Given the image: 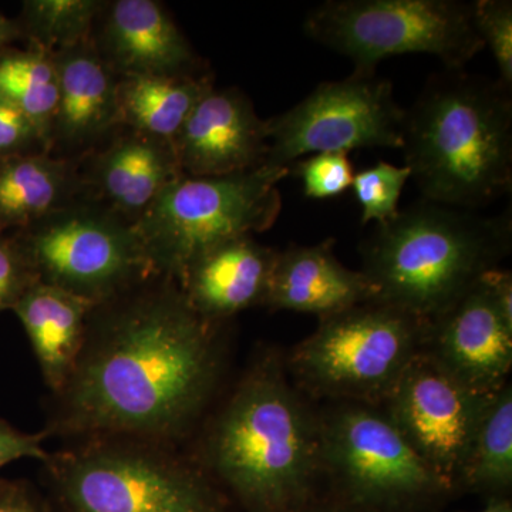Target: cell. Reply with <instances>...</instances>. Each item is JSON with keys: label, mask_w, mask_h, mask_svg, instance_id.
Here are the masks:
<instances>
[{"label": "cell", "mask_w": 512, "mask_h": 512, "mask_svg": "<svg viewBox=\"0 0 512 512\" xmlns=\"http://www.w3.org/2000/svg\"><path fill=\"white\" fill-rule=\"evenodd\" d=\"M473 16L484 49L490 50L497 64L498 82L512 90L511 0H476Z\"/></svg>", "instance_id": "cell-27"}, {"label": "cell", "mask_w": 512, "mask_h": 512, "mask_svg": "<svg viewBox=\"0 0 512 512\" xmlns=\"http://www.w3.org/2000/svg\"><path fill=\"white\" fill-rule=\"evenodd\" d=\"M86 197L79 163L49 154L0 161V232L29 227Z\"/></svg>", "instance_id": "cell-21"}, {"label": "cell", "mask_w": 512, "mask_h": 512, "mask_svg": "<svg viewBox=\"0 0 512 512\" xmlns=\"http://www.w3.org/2000/svg\"><path fill=\"white\" fill-rule=\"evenodd\" d=\"M301 178L305 197L312 200H330L352 187L353 165L348 154H313L306 160L292 164L291 173Z\"/></svg>", "instance_id": "cell-28"}, {"label": "cell", "mask_w": 512, "mask_h": 512, "mask_svg": "<svg viewBox=\"0 0 512 512\" xmlns=\"http://www.w3.org/2000/svg\"><path fill=\"white\" fill-rule=\"evenodd\" d=\"M278 251L239 237L198 256L177 279L198 315L228 323L238 313L264 306Z\"/></svg>", "instance_id": "cell-18"}, {"label": "cell", "mask_w": 512, "mask_h": 512, "mask_svg": "<svg viewBox=\"0 0 512 512\" xmlns=\"http://www.w3.org/2000/svg\"><path fill=\"white\" fill-rule=\"evenodd\" d=\"M512 488V387L505 384L488 400L478 421L457 491L508 498Z\"/></svg>", "instance_id": "cell-23"}, {"label": "cell", "mask_w": 512, "mask_h": 512, "mask_svg": "<svg viewBox=\"0 0 512 512\" xmlns=\"http://www.w3.org/2000/svg\"><path fill=\"white\" fill-rule=\"evenodd\" d=\"M79 173L90 198L134 225L161 191L183 175L173 143L127 127L79 161Z\"/></svg>", "instance_id": "cell-17"}, {"label": "cell", "mask_w": 512, "mask_h": 512, "mask_svg": "<svg viewBox=\"0 0 512 512\" xmlns=\"http://www.w3.org/2000/svg\"><path fill=\"white\" fill-rule=\"evenodd\" d=\"M495 308L512 328V274L507 269L493 268L481 276Z\"/></svg>", "instance_id": "cell-33"}, {"label": "cell", "mask_w": 512, "mask_h": 512, "mask_svg": "<svg viewBox=\"0 0 512 512\" xmlns=\"http://www.w3.org/2000/svg\"><path fill=\"white\" fill-rule=\"evenodd\" d=\"M421 353L474 392L494 394L510 383L512 328L481 279L426 322Z\"/></svg>", "instance_id": "cell-13"}, {"label": "cell", "mask_w": 512, "mask_h": 512, "mask_svg": "<svg viewBox=\"0 0 512 512\" xmlns=\"http://www.w3.org/2000/svg\"><path fill=\"white\" fill-rule=\"evenodd\" d=\"M510 210L483 217L423 200L376 224L362 242L363 275L373 301L424 323L457 301L510 254Z\"/></svg>", "instance_id": "cell-4"}, {"label": "cell", "mask_w": 512, "mask_h": 512, "mask_svg": "<svg viewBox=\"0 0 512 512\" xmlns=\"http://www.w3.org/2000/svg\"><path fill=\"white\" fill-rule=\"evenodd\" d=\"M39 279L9 232H0V312L13 311Z\"/></svg>", "instance_id": "cell-30"}, {"label": "cell", "mask_w": 512, "mask_h": 512, "mask_svg": "<svg viewBox=\"0 0 512 512\" xmlns=\"http://www.w3.org/2000/svg\"><path fill=\"white\" fill-rule=\"evenodd\" d=\"M103 0H26L18 22L23 40L50 55L92 40Z\"/></svg>", "instance_id": "cell-25"}, {"label": "cell", "mask_w": 512, "mask_h": 512, "mask_svg": "<svg viewBox=\"0 0 512 512\" xmlns=\"http://www.w3.org/2000/svg\"><path fill=\"white\" fill-rule=\"evenodd\" d=\"M94 306L73 293L37 282L13 308L28 333L52 394L59 392L72 375Z\"/></svg>", "instance_id": "cell-20"}, {"label": "cell", "mask_w": 512, "mask_h": 512, "mask_svg": "<svg viewBox=\"0 0 512 512\" xmlns=\"http://www.w3.org/2000/svg\"><path fill=\"white\" fill-rule=\"evenodd\" d=\"M289 174L265 164L220 177L183 174L168 184L136 224L154 271L177 281L211 248L271 228L282 210L278 184Z\"/></svg>", "instance_id": "cell-7"}, {"label": "cell", "mask_w": 512, "mask_h": 512, "mask_svg": "<svg viewBox=\"0 0 512 512\" xmlns=\"http://www.w3.org/2000/svg\"><path fill=\"white\" fill-rule=\"evenodd\" d=\"M333 245L335 239H326L278 251L265 308L309 313L320 319L373 301L366 276L343 265Z\"/></svg>", "instance_id": "cell-19"}, {"label": "cell", "mask_w": 512, "mask_h": 512, "mask_svg": "<svg viewBox=\"0 0 512 512\" xmlns=\"http://www.w3.org/2000/svg\"><path fill=\"white\" fill-rule=\"evenodd\" d=\"M323 406L320 466L328 494L365 512H434L456 493L421 460L379 406Z\"/></svg>", "instance_id": "cell-8"}, {"label": "cell", "mask_w": 512, "mask_h": 512, "mask_svg": "<svg viewBox=\"0 0 512 512\" xmlns=\"http://www.w3.org/2000/svg\"><path fill=\"white\" fill-rule=\"evenodd\" d=\"M477 512H512V503L510 497L494 498V500H488L485 508Z\"/></svg>", "instance_id": "cell-36"}, {"label": "cell", "mask_w": 512, "mask_h": 512, "mask_svg": "<svg viewBox=\"0 0 512 512\" xmlns=\"http://www.w3.org/2000/svg\"><path fill=\"white\" fill-rule=\"evenodd\" d=\"M18 40H23L22 32L16 19L6 18L0 13V52L15 45Z\"/></svg>", "instance_id": "cell-35"}, {"label": "cell", "mask_w": 512, "mask_h": 512, "mask_svg": "<svg viewBox=\"0 0 512 512\" xmlns=\"http://www.w3.org/2000/svg\"><path fill=\"white\" fill-rule=\"evenodd\" d=\"M303 32L353 63V73L376 74L389 57L430 55L461 70L484 50L473 2L461 0H328L306 15Z\"/></svg>", "instance_id": "cell-9"}, {"label": "cell", "mask_w": 512, "mask_h": 512, "mask_svg": "<svg viewBox=\"0 0 512 512\" xmlns=\"http://www.w3.org/2000/svg\"><path fill=\"white\" fill-rule=\"evenodd\" d=\"M210 70L117 77L120 126L173 143L205 94L214 89Z\"/></svg>", "instance_id": "cell-22"}, {"label": "cell", "mask_w": 512, "mask_h": 512, "mask_svg": "<svg viewBox=\"0 0 512 512\" xmlns=\"http://www.w3.org/2000/svg\"><path fill=\"white\" fill-rule=\"evenodd\" d=\"M0 99L22 110L49 144L59 100L53 56L40 47L10 46L0 52Z\"/></svg>", "instance_id": "cell-24"}, {"label": "cell", "mask_w": 512, "mask_h": 512, "mask_svg": "<svg viewBox=\"0 0 512 512\" xmlns=\"http://www.w3.org/2000/svg\"><path fill=\"white\" fill-rule=\"evenodd\" d=\"M426 323L367 301L319 319L285 355L293 384L309 400L380 406L423 348Z\"/></svg>", "instance_id": "cell-6"}, {"label": "cell", "mask_w": 512, "mask_h": 512, "mask_svg": "<svg viewBox=\"0 0 512 512\" xmlns=\"http://www.w3.org/2000/svg\"><path fill=\"white\" fill-rule=\"evenodd\" d=\"M42 464L60 512H228L224 491L170 444L89 437Z\"/></svg>", "instance_id": "cell-5"}, {"label": "cell", "mask_w": 512, "mask_h": 512, "mask_svg": "<svg viewBox=\"0 0 512 512\" xmlns=\"http://www.w3.org/2000/svg\"><path fill=\"white\" fill-rule=\"evenodd\" d=\"M43 284L100 305L157 274L136 225L93 198L9 232Z\"/></svg>", "instance_id": "cell-10"}, {"label": "cell", "mask_w": 512, "mask_h": 512, "mask_svg": "<svg viewBox=\"0 0 512 512\" xmlns=\"http://www.w3.org/2000/svg\"><path fill=\"white\" fill-rule=\"evenodd\" d=\"M302 512H365L352 507L345 501L333 497L328 493L320 494L312 504H309Z\"/></svg>", "instance_id": "cell-34"}, {"label": "cell", "mask_w": 512, "mask_h": 512, "mask_svg": "<svg viewBox=\"0 0 512 512\" xmlns=\"http://www.w3.org/2000/svg\"><path fill=\"white\" fill-rule=\"evenodd\" d=\"M50 503L26 480L0 478V512H49Z\"/></svg>", "instance_id": "cell-32"}, {"label": "cell", "mask_w": 512, "mask_h": 512, "mask_svg": "<svg viewBox=\"0 0 512 512\" xmlns=\"http://www.w3.org/2000/svg\"><path fill=\"white\" fill-rule=\"evenodd\" d=\"M53 56L59 100L49 136V156L79 163L119 130L117 76L92 40Z\"/></svg>", "instance_id": "cell-15"}, {"label": "cell", "mask_w": 512, "mask_h": 512, "mask_svg": "<svg viewBox=\"0 0 512 512\" xmlns=\"http://www.w3.org/2000/svg\"><path fill=\"white\" fill-rule=\"evenodd\" d=\"M404 161L423 200L473 211L512 187V96L466 70L433 74L403 126Z\"/></svg>", "instance_id": "cell-3"}, {"label": "cell", "mask_w": 512, "mask_h": 512, "mask_svg": "<svg viewBox=\"0 0 512 512\" xmlns=\"http://www.w3.org/2000/svg\"><path fill=\"white\" fill-rule=\"evenodd\" d=\"M491 396L468 389L420 353L379 407L457 493L468 447Z\"/></svg>", "instance_id": "cell-12"}, {"label": "cell", "mask_w": 512, "mask_h": 512, "mask_svg": "<svg viewBox=\"0 0 512 512\" xmlns=\"http://www.w3.org/2000/svg\"><path fill=\"white\" fill-rule=\"evenodd\" d=\"M191 458L245 512H302L319 497V409L293 384L285 355L255 356Z\"/></svg>", "instance_id": "cell-2"}, {"label": "cell", "mask_w": 512, "mask_h": 512, "mask_svg": "<svg viewBox=\"0 0 512 512\" xmlns=\"http://www.w3.org/2000/svg\"><path fill=\"white\" fill-rule=\"evenodd\" d=\"M183 174L220 177L266 164L268 120L237 89H214L202 97L173 141Z\"/></svg>", "instance_id": "cell-14"}, {"label": "cell", "mask_w": 512, "mask_h": 512, "mask_svg": "<svg viewBox=\"0 0 512 512\" xmlns=\"http://www.w3.org/2000/svg\"><path fill=\"white\" fill-rule=\"evenodd\" d=\"M410 180V170L403 165H394L379 161L353 175L350 190L357 204L362 208L360 222L383 224L392 220L399 212V201L404 187Z\"/></svg>", "instance_id": "cell-26"}, {"label": "cell", "mask_w": 512, "mask_h": 512, "mask_svg": "<svg viewBox=\"0 0 512 512\" xmlns=\"http://www.w3.org/2000/svg\"><path fill=\"white\" fill-rule=\"evenodd\" d=\"M406 109L389 80L352 73L320 83L298 104L268 119L266 164L291 168L301 157L359 148H402Z\"/></svg>", "instance_id": "cell-11"}, {"label": "cell", "mask_w": 512, "mask_h": 512, "mask_svg": "<svg viewBox=\"0 0 512 512\" xmlns=\"http://www.w3.org/2000/svg\"><path fill=\"white\" fill-rule=\"evenodd\" d=\"M39 154H49L42 131L22 110L0 99V161Z\"/></svg>", "instance_id": "cell-29"}, {"label": "cell", "mask_w": 512, "mask_h": 512, "mask_svg": "<svg viewBox=\"0 0 512 512\" xmlns=\"http://www.w3.org/2000/svg\"><path fill=\"white\" fill-rule=\"evenodd\" d=\"M224 325L154 274L93 308L72 375L52 394L47 437L127 436L177 447L200 427L224 375Z\"/></svg>", "instance_id": "cell-1"}, {"label": "cell", "mask_w": 512, "mask_h": 512, "mask_svg": "<svg viewBox=\"0 0 512 512\" xmlns=\"http://www.w3.org/2000/svg\"><path fill=\"white\" fill-rule=\"evenodd\" d=\"M92 42L117 77L205 69L173 16L156 0L104 2Z\"/></svg>", "instance_id": "cell-16"}, {"label": "cell", "mask_w": 512, "mask_h": 512, "mask_svg": "<svg viewBox=\"0 0 512 512\" xmlns=\"http://www.w3.org/2000/svg\"><path fill=\"white\" fill-rule=\"evenodd\" d=\"M47 439L45 431L23 433L0 417V468L20 458H36L43 463L49 456L43 446Z\"/></svg>", "instance_id": "cell-31"}]
</instances>
